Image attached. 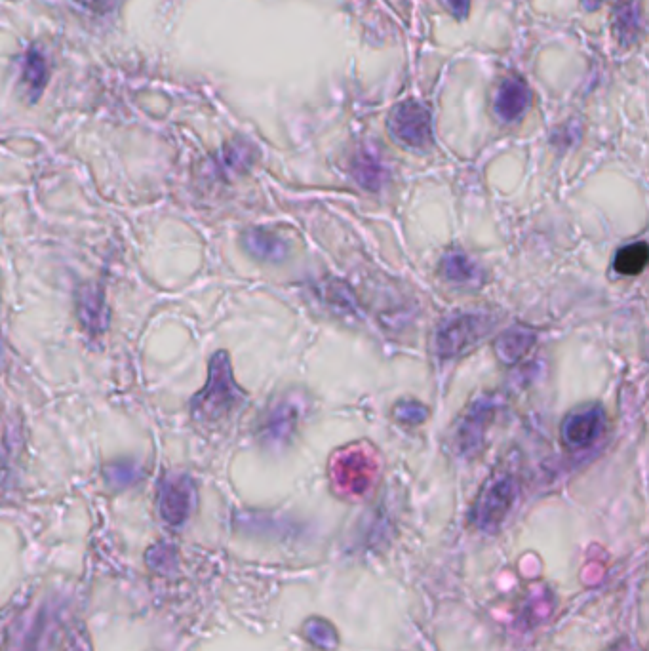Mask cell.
Here are the masks:
<instances>
[{
    "mask_svg": "<svg viewBox=\"0 0 649 651\" xmlns=\"http://www.w3.org/2000/svg\"><path fill=\"white\" fill-rule=\"evenodd\" d=\"M440 275L452 284H469L478 278L476 263L463 252H448L440 261Z\"/></svg>",
    "mask_w": 649,
    "mask_h": 651,
    "instance_id": "cell-17",
    "label": "cell"
},
{
    "mask_svg": "<svg viewBox=\"0 0 649 651\" xmlns=\"http://www.w3.org/2000/svg\"><path fill=\"white\" fill-rule=\"evenodd\" d=\"M649 265V244L644 240L632 242L617 250L613 257L615 273L623 277H636Z\"/></svg>",
    "mask_w": 649,
    "mask_h": 651,
    "instance_id": "cell-15",
    "label": "cell"
},
{
    "mask_svg": "<svg viewBox=\"0 0 649 651\" xmlns=\"http://www.w3.org/2000/svg\"><path fill=\"white\" fill-rule=\"evenodd\" d=\"M389 132L398 143L415 151L433 147V117L431 111L417 99L398 103L389 115Z\"/></svg>",
    "mask_w": 649,
    "mask_h": 651,
    "instance_id": "cell-3",
    "label": "cell"
},
{
    "mask_svg": "<svg viewBox=\"0 0 649 651\" xmlns=\"http://www.w3.org/2000/svg\"><path fill=\"white\" fill-rule=\"evenodd\" d=\"M246 250L261 261H282L288 256V244L267 229H250L242 238Z\"/></svg>",
    "mask_w": 649,
    "mask_h": 651,
    "instance_id": "cell-9",
    "label": "cell"
},
{
    "mask_svg": "<svg viewBox=\"0 0 649 651\" xmlns=\"http://www.w3.org/2000/svg\"><path fill=\"white\" fill-rule=\"evenodd\" d=\"M455 20H465L471 12V0H440Z\"/></svg>",
    "mask_w": 649,
    "mask_h": 651,
    "instance_id": "cell-21",
    "label": "cell"
},
{
    "mask_svg": "<svg viewBox=\"0 0 649 651\" xmlns=\"http://www.w3.org/2000/svg\"><path fill=\"white\" fill-rule=\"evenodd\" d=\"M613 29L619 42L623 46H629L642 33V16L636 0H623L613 10Z\"/></svg>",
    "mask_w": 649,
    "mask_h": 651,
    "instance_id": "cell-12",
    "label": "cell"
},
{
    "mask_svg": "<svg viewBox=\"0 0 649 651\" xmlns=\"http://www.w3.org/2000/svg\"><path fill=\"white\" fill-rule=\"evenodd\" d=\"M324 299L339 313H347V315L356 313V301H354L351 290L339 280H334V282L328 284V288L324 290Z\"/></svg>",
    "mask_w": 649,
    "mask_h": 651,
    "instance_id": "cell-18",
    "label": "cell"
},
{
    "mask_svg": "<svg viewBox=\"0 0 649 651\" xmlns=\"http://www.w3.org/2000/svg\"><path fill=\"white\" fill-rule=\"evenodd\" d=\"M535 341H537V336L528 326H511L509 330H505L501 336L495 339L493 351L503 364L512 366L530 355Z\"/></svg>",
    "mask_w": 649,
    "mask_h": 651,
    "instance_id": "cell-8",
    "label": "cell"
},
{
    "mask_svg": "<svg viewBox=\"0 0 649 651\" xmlns=\"http://www.w3.org/2000/svg\"><path fill=\"white\" fill-rule=\"evenodd\" d=\"M512 495H514V482L511 476H493L486 490L482 492L480 499V509L482 514H488L492 518L493 514L503 513L511 505Z\"/></svg>",
    "mask_w": 649,
    "mask_h": 651,
    "instance_id": "cell-16",
    "label": "cell"
},
{
    "mask_svg": "<svg viewBox=\"0 0 649 651\" xmlns=\"http://www.w3.org/2000/svg\"><path fill=\"white\" fill-rule=\"evenodd\" d=\"M533 94L530 84L518 75H509L497 84L493 96V113L501 122H516L522 119L531 107Z\"/></svg>",
    "mask_w": 649,
    "mask_h": 651,
    "instance_id": "cell-6",
    "label": "cell"
},
{
    "mask_svg": "<svg viewBox=\"0 0 649 651\" xmlns=\"http://www.w3.org/2000/svg\"><path fill=\"white\" fill-rule=\"evenodd\" d=\"M21 80L25 90L29 92L31 101H37L42 94V90L48 84V65L46 58L40 54L37 48H29L25 58H23V67H21Z\"/></svg>",
    "mask_w": 649,
    "mask_h": 651,
    "instance_id": "cell-14",
    "label": "cell"
},
{
    "mask_svg": "<svg viewBox=\"0 0 649 651\" xmlns=\"http://www.w3.org/2000/svg\"><path fill=\"white\" fill-rule=\"evenodd\" d=\"M351 174H353L354 181L368 189V191H379L383 187V183L387 181V168L383 164V160L377 157L372 151H360L353 160L351 166Z\"/></svg>",
    "mask_w": 649,
    "mask_h": 651,
    "instance_id": "cell-10",
    "label": "cell"
},
{
    "mask_svg": "<svg viewBox=\"0 0 649 651\" xmlns=\"http://www.w3.org/2000/svg\"><path fill=\"white\" fill-rule=\"evenodd\" d=\"M208 372L210 374L204 389L191 400V412L198 421L214 423L229 417L236 408H240L244 402V393L236 385L231 358L225 351L212 356Z\"/></svg>",
    "mask_w": 649,
    "mask_h": 651,
    "instance_id": "cell-1",
    "label": "cell"
},
{
    "mask_svg": "<svg viewBox=\"0 0 649 651\" xmlns=\"http://www.w3.org/2000/svg\"><path fill=\"white\" fill-rule=\"evenodd\" d=\"M606 415L598 404H589L573 410L560 425V438L568 450H587L602 433Z\"/></svg>",
    "mask_w": 649,
    "mask_h": 651,
    "instance_id": "cell-5",
    "label": "cell"
},
{
    "mask_svg": "<svg viewBox=\"0 0 649 651\" xmlns=\"http://www.w3.org/2000/svg\"><path fill=\"white\" fill-rule=\"evenodd\" d=\"M107 474H109L111 480H115L118 484H124V482H128V480H134V478H136L138 469H136V465H132V463H117V465H111V467H109Z\"/></svg>",
    "mask_w": 649,
    "mask_h": 651,
    "instance_id": "cell-20",
    "label": "cell"
},
{
    "mask_svg": "<svg viewBox=\"0 0 649 651\" xmlns=\"http://www.w3.org/2000/svg\"><path fill=\"white\" fill-rule=\"evenodd\" d=\"M77 316L80 326L90 336H101L109 328V309L103 292L96 286L80 288L77 296Z\"/></svg>",
    "mask_w": 649,
    "mask_h": 651,
    "instance_id": "cell-7",
    "label": "cell"
},
{
    "mask_svg": "<svg viewBox=\"0 0 649 651\" xmlns=\"http://www.w3.org/2000/svg\"><path fill=\"white\" fill-rule=\"evenodd\" d=\"M193 499V486L187 476H168L162 486V507L172 518L187 513Z\"/></svg>",
    "mask_w": 649,
    "mask_h": 651,
    "instance_id": "cell-11",
    "label": "cell"
},
{
    "mask_svg": "<svg viewBox=\"0 0 649 651\" xmlns=\"http://www.w3.org/2000/svg\"><path fill=\"white\" fill-rule=\"evenodd\" d=\"M497 396L482 395L472 400L452 431V450L457 455H474L482 448L484 436L497 414Z\"/></svg>",
    "mask_w": 649,
    "mask_h": 651,
    "instance_id": "cell-4",
    "label": "cell"
},
{
    "mask_svg": "<svg viewBox=\"0 0 649 651\" xmlns=\"http://www.w3.org/2000/svg\"><path fill=\"white\" fill-rule=\"evenodd\" d=\"M297 415H299V412H297L294 404H290V402L276 404L275 408L271 410V414L267 415V419H265L263 436L271 444L286 442L290 433L294 431Z\"/></svg>",
    "mask_w": 649,
    "mask_h": 651,
    "instance_id": "cell-13",
    "label": "cell"
},
{
    "mask_svg": "<svg viewBox=\"0 0 649 651\" xmlns=\"http://www.w3.org/2000/svg\"><path fill=\"white\" fill-rule=\"evenodd\" d=\"M495 318L474 311H455L440 320L434 332V353L440 360L467 355L492 334Z\"/></svg>",
    "mask_w": 649,
    "mask_h": 651,
    "instance_id": "cell-2",
    "label": "cell"
},
{
    "mask_svg": "<svg viewBox=\"0 0 649 651\" xmlns=\"http://www.w3.org/2000/svg\"><path fill=\"white\" fill-rule=\"evenodd\" d=\"M604 2H608V0H581V4H583V8L585 10H589V12H594V10H598Z\"/></svg>",
    "mask_w": 649,
    "mask_h": 651,
    "instance_id": "cell-22",
    "label": "cell"
},
{
    "mask_svg": "<svg viewBox=\"0 0 649 651\" xmlns=\"http://www.w3.org/2000/svg\"><path fill=\"white\" fill-rule=\"evenodd\" d=\"M394 419L404 425H421L427 421L429 410L417 400H400L393 410Z\"/></svg>",
    "mask_w": 649,
    "mask_h": 651,
    "instance_id": "cell-19",
    "label": "cell"
}]
</instances>
